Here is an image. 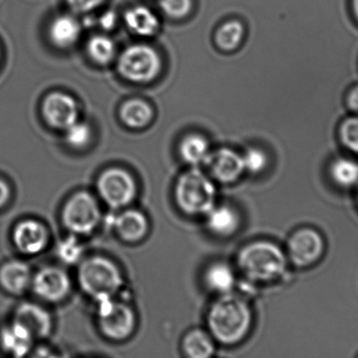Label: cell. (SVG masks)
Wrapping results in <instances>:
<instances>
[{"label": "cell", "mask_w": 358, "mask_h": 358, "mask_svg": "<svg viewBox=\"0 0 358 358\" xmlns=\"http://www.w3.org/2000/svg\"><path fill=\"white\" fill-rule=\"evenodd\" d=\"M206 164L210 167L213 176L222 182H233L244 171L241 155L229 149H220L210 153Z\"/></svg>", "instance_id": "cell-16"}, {"label": "cell", "mask_w": 358, "mask_h": 358, "mask_svg": "<svg viewBox=\"0 0 358 358\" xmlns=\"http://www.w3.org/2000/svg\"><path fill=\"white\" fill-rule=\"evenodd\" d=\"M352 8L355 18L358 20V0H352Z\"/></svg>", "instance_id": "cell-38"}, {"label": "cell", "mask_w": 358, "mask_h": 358, "mask_svg": "<svg viewBox=\"0 0 358 358\" xmlns=\"http://www.w3.org/2000/svg\"><path fill=\"white\" fill-rule=\"evenodd\" d=\"M208 225L210 231L220 236L231 235L237 229L239 218L229 206L213 208L208 213Z\"/></svg>", "instance_id": "cell-23"}, {"label": "cell", "mask_w": 358, "mask_h": 358, "mask_svg": "<svg viewBox=\"0 0 358 358\" xmlns=\"http://www.w3.org/2000/svg\"><path fill=\"white\" fill-rule=\"evenodd\" d=\"M33 273L27 263L8 261L0 267V289L14 298L24 296L31 290Z\"/></svg>", "instance_id": "cell-14"}, {"label": "cell", "mask_w": 358, "mask_h": 358, "mask_svg": "<svg viewBox=\"0 0 358 358\" xmlns=\"http://www.w3.org/2000/svg\"><path fill=\"white\" fill-rule=\"evenodd\" d=\"M206 283L212 292L224 296L233 292L236 286V275L229 265L217 263L206 271Z\"/></svg>", "instance_id": "cell-21"}, {"label": "cell", "mask_w": 358, "mask_h": 358, "mask_svg": "<svg viewBox=\"0 0 358 358\" xmlns=\"http://www.w3.org/2000/svg\"><path fill=\"white\" fill-rule=\"evenodd\" d=\"M340 138L348 150L358 155V117H349L340 128Z\"/></svg>", "instance_id": "cell-29"}, {"label": "cell", "mask_w": 358, "mask_h": 358, "mask_svg": "<svg viewBox=\"0 0 358 358\" xmlns=\"http://www.w3.org/2000/svg\"><path fill=\"white\" fill-rule=\"evenodd\" d=\"M176 193L178 206L187 214H208L214 208L216 189L210 179L198 169L180 176Z\"/></svg>", "instance_id": "cell-4"}, {"label": "cell", "mask_w": 358, "mask_h": 358, "mask_svg": "<svg viewBox=\"0 0 358 358\" xmlns=\"http://www.w3.org/2000/svg\"><path fill=\"white\" fill-rule=\"evenodd\" d=\"M162 62L157 50L144 44L129 46L119 59V71L132 82L145 83L159 75Z\"/></svg>", "instance_id": "cell-6"}, {"label": "cell", "mask_w": 358, "mask_h": 358, "mask_svg": "<svg viewBox=\"0 0 358 358\" xmlns=\"http://www.w3.org/2000/svg\"><path fill=\"white\" fill-rule=\"evenodd\" d=\"M22 358H66L59 349L50 347L45 342L38 343L33 350Z\"/></svg>", "instance_id": "cell-33"}, {"label": "cell", "mask_w": 358, "mask_h": 358, "mask_svg": "<svg viewBox=\"0 0 358 358\" xmlns=\"http://www.w3.org/2000/svg\"><path fill=\"white\" fill-rule=\"evenodd\" d=\"M347 104L351 110L358 115V85L353 87L347 96Z\"/></svg>", "instance_id": "cell-35"}, {"label": "cell", "mask_w": 358, "mask_h": 358, "mask_svg": "<svg viewBox=\"0 0 358 358\" xmlns=\"http://www.w3.org/2000/svg\"><path fill=\"white\" fill-rule=\"evenodd\" d=\"M81 27L75 17L60 15L52 19L48 29L50 41L58 48H66L76 43L80 37Z\"/></svg>", "instance_id": "cell-17"}, {"label": "cell", "mask_w": 358, "mask_h": 358, "mask_svg": "<svg viewBox=\"0 0 358 358\" xmlns=\"http://www.w3.org/2000/svg\"><path fill=\"white\" fill-rule=\"evenodd\" d=\"M100 219L98 202L86 192L75 194L63 208V223L73 234L86 235L92 233Z\"/></svg>", "instance_id": "cell-8"}, {"label": "cell", "mask_w": 358, "mask_h": 358, "mask_svg": "<svg viewBox=\"0 0 358 358\" xmlns=\"http://www.w3.org/2000/svg\"><path fill=\"white\" fill-rule=\"evenodd\" d=\"M115 20H117V18H115V15L113 12L105 13L101 18V27L105 29H113L115 27Z\"/></svg>", "instance_id": "cell-36"}, {"label": "cell", "mask_w": 358, "mask_h": 358, "mask_svg": "<svg viewBox=\"0 0 358 358\" xmlns=\"http://www.w3.org/2000/svg\"><path fill=\"white\" fill-rule=\"evenodd\" d=\"M8 198H10V187L3 180L0 179V208L6 206V202L8 201Z\"/></svg>", "instance_id": "cell-37"}, {"label": "cell", "mask_w": 358, "mask_h": 358, "mask_svg": "<svg viewBox=\"0 0 358 358\" xmlns=\"http://www.w3.org/2000/svg\"><path fill=\"white\" fill-rule=\"evenodd\" d=\"M42 304L58 305L69 298L71 281L64 269L57 266H45L33 273L31 290Z\"/></svg>", "instance_id": "cell-7"}, {"label": "cell", "mask_w": 358, "mask_h": 358, "mask_svg": "<svg viewBox=\"0 0 358 358\" xmlns=\"http://www.w3.org/2000/svg\"><path fill=\"white\" fill-rule=\"evenodd\" d=\"M287 258L296 268L307 269L317 264L325 252V242L317 229L303 227L288 241Z\"/></svg>", "instance_id": "cell-9"}, {"label": "cell", "mask_w": 358, "mask_h": 358, "mask_svg": "<svg viewBox=\"0 0 358 358\" xmlns=\"http://www.w3.org/2000/svg\"><path fill=\"white\" fill-rule=\"evenodd\" d=\"M125 22L134 33L144 37L155 35L159 27L157 15L146 6L130 8L125 14Z\"/></svg>", "instance_id": "cell-19"}, {"label": "cell", "mask_w": 358, "mask_h": 358, "mask_svg": "<svg viewBox=\"0 0 358 358\" xmlns=\"http://www.w3.org/2000/svg\"><path fill=\"white\" fill-rule=\"evenodd\" d=\"M37 344L33 336L12 317L0 325V352L4 357H24Z\"/></svg>", "instance_id": "cell-13"}, {"label": "cell", "mask_w": 358, "mask_h": 358, "mask_svg": "<svg viewBox=\"0 0 358 358\" xmlns=\"http://www.w3.org/2000/svg\"><path fill=\"white\" fill-rule=\"evenodd\" d=\"M252 325V309L240 296L231 294L221 296L208 310V331L220 344H238L248 336Z\"/></svg>", "instance_id": "cell-1"}, {"label": "cell", "mask_w": 358, "mask_h": 358, "mask_svg": "<svg viewBox=\"0 0 358 358\" xmlns=\"http://www.w3.org/2000/svg\"><path fill=\"white\" fill-rule=\"evenodd\" d=\"M42 115L52 128L66 130L78 121L77 103L69 94L52 92L42 103Z\"/></svg>", "instance_id": "cell-12"}, {"label": "cell", "mask_w": 358, "mask_h": 358, "mask_svg": "<svg viewBox=\"0 0 358 358\" xmlns=\"http://www.w3.org/2000/svg\"><path fill=\"white\" fill-rule=\"evenodd\" d=\"M56 252L61 262L73 265L79 262L81 259L82 255H83V248L76 238L69 237L58 244Z\"/></svg>", "instance_id": "cell-28"}, {"label": "cell", "mask_w": 358, "mask_h": 358, "mask_svg": "<svg viewBox=\"0 0 358 358\" xmlns=\"http://www.w3.org/2000/svg\"><path fill=\"white\" fill-rule=\"evenodd\" d=\"M162 10L172 18H182L192 8V0H161Z\"/></svg>", "instance_id": "cell-32"}, {"label": "cell", "mask_w": 358, "mask_h": 358, "mask_svg": "<svg viewBox=\"0 0 358 358\" xmlns=\"http://www.w3.org/2000/svg\"><path fill=\"white\" fill-rule=\"evenodd\" d=\"M98 189L101 197L115 208L127 206L134 200L136 193L134 179L123 169L107 170L100 176Z\"/></svg>", "instance_id": "cell-11"}, {"label": "cell", "mask_w": 358, "mask_h": 358, "mask_svg": "<svg viewBox=\"0 0 358 358\" xmlns=\"http://www.w3.org/2000/svg\"><path fill=\"white\" fill-rule=\"evenodd\" d=\"M88 54L96 62L107 64L113 61L115 46L113 40L106 36H94L87 44Z\"/></svg>", "instance_id": "cell-27"}, {"label": "cell", "mask_w": 358, "mask_h": 358, "mask_svg": "<svg viewBox=\"0 0 358 358\" xmlns=\"http://www.w3.org/2000/svg\"><path fill=\"white\" fill-rule=\"evenodd\" d=\"M244 29L238 21H229L217 31L216 43L225 52H231L238 48L243 39Z\"/></svg>", "instance_id": "cell-26"}, {"label": "cell", "mask_w": 358, "mask_h": 358, "mask_svg": "<svg viewBox=\"0 0 358 358\" xmlns=\"http://www.w3.org/2000/svg\"><path fill=\"white\" fill-rule=\"evenodd\" d=\"M120 115L128 127L140 129L150 123L153 117V110L150 105L144 101L130 100L122 106Z\"/></svg>", "instance_id": "cell-22"}, {"label": "cell", "mask_w": 358, "mask_h": 358, "mask_svg": "<svg viewBox=\"0 0 358 358\" xmlns=\"http://www.w3.org/2000/svg\"><path fill=\"white\" fill-rule=\"evenodd\" d=\"M180 153L187 164L198 166L206 163L210 152L208 150V142L202 136L191 134L181 143Z\"/></svg>", "instance_id": "cell-24"}, {"label": "cell", "mask_w": 358, "mask_h": 358, "mask_svg": "<svg viewBox=\"0 0 358 358\" xmlns=\"http://www.w3.org/2000/svg\"><path fill=\"white\" fill-rule=\"evenodd\" d=\"M242 159H243L244 171H248L250 173H259L267 165L266 155L259 149H250L246 151Z\"/></svg>", "instance_id": "cell-31"}, {"label": "cell", "mask_w": 358, "mask_h": 358, "mask_svg": "<svg viewBox=\"0 0 358 358\" xmlns=\"http://www.w3.org/2000/svg\"><path fill=\"white\" fill-rule=\"evenodd\" d=\"M13 240L19 252L29 256L37 255L48 244V231L39 221L27 219L16 225L13 231Z\"/></svg>", "instance_id": "cell-15"}, {"label": "cell", "mask_w": 358, "mask_h": 358, "mask_svg": "<svg viewBox=\"0 0 358 358\" xmlns=\"http://www.w3.org/2000/svg\"><path fill=\"white\" fill-rule=\"evenodd\" d=\"M238 264L243 275L256 283H271L285 278L287 255L273 243L257 242L240 252Z\"/></svg>", "instance_id": "cell-2"}, {"label": "cell", "mask_w": 358, "mask_h": 358, "mask_svg": "<svg viewBox=\"0 0 358 358\" xmlns=\"http://www.w3.org/2000/svg\"><path fill=\"white\" fill-rule=\"evenodd\" d=\"M10 317L20 323L37 343L46 342L54 332V317L42 303L34 301L19 303Z\"/></svg>", "instance_id": "cell-10"}, {"label": "cell", "mask_w": 358, "mask_h": 358, "mask_svg": "<svg viewBox=\"0 0 358 358\" xmlns=\"http://www.w3.org/2000/svg\"><path fill=\"white\" fill-rule=\"evenodd\" d=\"M357 358H358V355H357Z\"/></svg>", "instance_id": "cell-39"}, {"label": "cell", "mask_w": 358, "mask_h": 358, "mask_svg": "<svg viewBox=\"0 0 358 358\" xmlns=\"http://www.w3.org/2000/svg\"><path fill=\"white\" fill-rule=\"evenodd\" d=\"M65 131H66L67 143L75 148H81V147L85 146L90 142V136H92L90 126L85 123L76 122Z\"/></svg>", "instance_id": "cell-30"}, {"label": "cell", "mask_w": 358, "mask_h": 358, "mask_svg": "<svg viewBox=\"0 0 358 358\" xmlns=\"http://www.w3.org/2000/svg\"><path fill=\"white\" fill-rule=\"evenodd\" d=\"M98 325L103 336L109 340L124 341L136 329V319L134 309L115 298L96 303Z\"/></svg>", "instance_id": "cell-5"}, {"label": "cell", "mask_w": 358, "mask_h": 358, "mask_svg": "<svg viewBox=\"0 0 358 358\" xmlns=\"http://www.w3.org/2000/svg\"><path fill=\"white\" fill-rule=\"evenodd\" d=\"M182 350L187 358H212L216 350L214 338L202 330H192L183 338Z\"/></svg>", "instance_id": "cell-20"}, {"label": "cell", "mask_w": 358, "mask_h": 358, "mask_svg": "<svg viewBox=\"0 0 358 358\" xmlns=\"http://www.w3.org/2000/svg\"><path fill=\"white\" fill-rule=\"evenodd\" d=\"M104 0H66L71 10L77 13L90 12L98 8Z\"/></svg>", "instance_id": "cell-34"}, {"label": "cell", "mask_w": 358, "mask_h": 358, "mask_svg": "<svg viewBox=\"0 0 358 358\" xmlns=\"http://www.w3.org/2000/svg\"><path fill=\"white\" fill-rule=\"evenodd\" d=\"M117 233L127 241H138L146 235L148 222L146 217L138 210H126L115 221Z\"/></svg>", "instance_id": "cell-18"}, {"label": "cell", "mask_w": 358, "mask_h": 358, "mask_svg": "<svg viewBox=\"0 0 358 358\" xmlns=\"http://www.w3.org/2000/svg\"><path fill=\"white\" fill-rule=\"evenodd\" d=\"M78 283L86 296L98 303L115 298L123 287L124 280L115 263L94 257L80 264Z\"/></svg>", "instance_id": "cell-3"}, {"label": "cell", "mask_w": 358, "mask_h": 358, "mask_svg": "<svg viewBox=\"0 0 358 358\" xmlns=\"http://www.w3.org/2000/svg\"><path fill=\"white\" fill-rule=\"evenodd\" d=\"M330 176L340 187H355L358 183V163L346 157L336 159L330 167Z\"/></svg>", "instance_id": "cell-25"}]
</instances>
